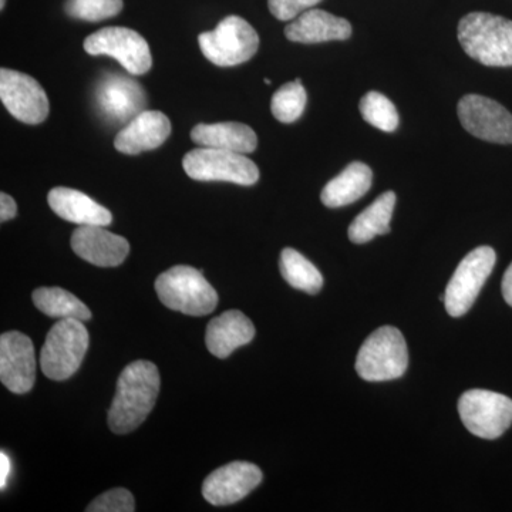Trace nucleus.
Returning <instances> with one entry per match:
<instances>
[{
  "instance_id": "nucleus-1",
  "label": "nucleus",
  "mask_w": 512,
  "mask_h": 512,
  "mask_svg": "<svg viewBox=\"0 0 512 512\" xmlns=\"http://www.w3.org/2000/svg\"><path fill=\"white\" fill-rule=\"evenodd\" d=\"M160 373L154 363L136 360L121 372L117 392L109 410L110 430L131 433L146 421L160 393Z\"/></svg>"
},
{
  "instance_id": "nucleus-2",
  "label": "nucleus",
  "mask_w": 512,
  "mask_h": 512,
  "mask_svg": "<svg viewBox=\"0 0 512 512\" xmlns=\"http://www.w3.org/2000/svg\"><path fill=\"white\" fill-rule=\"evenodd\" d=\"M458 42L471 59L490 67L512 66V20L485 12L458 23Z\"/></svg>"
},
{
  "instance_id": "nucleus-3",
  "label": "nucleus",
  "mask_w": 512,
  "mask_h": 512,
  "mask_svg": "<svg viewBox=\"0 0 512 512\" xmlns=\"http://www.w3.org/2000/svg\"><path fill=\"white\" fill-rule=\"evenodd\" d=\"M156 291L168 309L190 316H205L218 305V293L204 278L202 271L177 265L158 276Z\"/></svg>"
},
{
  "instance_id": "nucleus-4",
  "label": "nucleus",
  "mask_w": 512,
  "mask_h": 512,
  "mask_svg": "<svg viewBox=\"0 0 512 512\" xmlns=\"http://www.w3.org/2000/svg\"><path fill=\"white\" fill-rule=\"evenodd\" d=\"M409 366L407 343L399 329L383 326L363 343L356 359L357 375L366 382L399 379Z\"/></svg>"
},
{
  "instance_id": "nucleus-5",
  "label": "nucleus",
  "mask_w": 512,
  "mask_h": 512,
  "mask_svg": "<svg viewBox=\"0 0 512 512\" xmlns=\"http://www.w3.org/2000/svg\"><path fill=\"white\" fill-rule=\"evenodd\" d=\"M89 349V332L83 320L60 319L47 333L40 353L43 375L56 382L69 379L82 366Z\"/></svg>"
},
{
  "instance_id": "nucleus-6",
  "label": "nucleus",
  "mask_w": 512,
  "mask_h": 512,
  "mask_svg": "<svg viewBox=\"0 0 512 512\" xmlns=\"http://www.w3.org/2000/svg\"><path fill=\"white\" fill-rule=\"evenodd\" d=\"M202 55L220 67L238 66L251 60L259 47V36L247 20L228 16L212 32L198 36Z\"/></svg>"
},
{
  "instance_id": "nucleus-7",
  "label": "nucleus",
  "mask_w": 512,
  "mask_h": 512,
  "mask_svg": "<svg viewBox=\"0 0 512 512\" xmlns=\"http://www.w3.org/2000/svg\"><path fill=\"white\" fill-rule=\"evenodd\" d=\"M185 173L197 181H225L238 185H254L259 180V170L247 154L220 148L200 147L185 154Z\"/></svg>"
},
{
  "instance_id": "nucleus-8",
  "label": "nucleus",
  "mask_w": 512,
  "mask_h": 512,
  "mask_svg": "<svg viewBox=\"0 0 512 512\" xmlns=\"http://www.w3.org/2000/svg\"><path fill=\"white\" fill-rule=\"evenodd\" d=\"M458 413L471 434L480 439L494 440L510 429L512 400L490 390H468L458 400Z\"/></svg>"
},
{
  "instance_id": "nucleus-9",
  "label": "nucleus",
  "mask_w": 512,
  "mask_h": 512,
  "mask_svg": "<svg viewBox=\"0 0 512 512\" xmlns=\"http://www.w3.org/2000/svg\"><path fill=\"white\" fill-rule=\"evenodd\" d=\"M497 255L491 247H478L460 262L448 282L444 305L448 315L460 318L470 311L488 276L493 272Z\"/></svg>"
},
{
  "instance_id": "nucleus-10",
  "label": "nucleus",
  "mask_w": 512,
  "mask_h": 512,
  "mask_svg": "<svg viewBox=\"0 0 512 512\" xmlns=\"http://www.w3.org/2000/svg\"><path fill=\"white\" fill-rule=\"evenodd\" d=\"M84 50L89 55H107L131 74H146L153 66L150 46L136 30L104 28L84 40Z\"/></svg>"
},
{
  "instance_id": "nucleus-11",
  "label": "nucleus",
  "mask_w": 512,
  "mask_h": 512,
  "mask_svg": "<svg viewBox=\"0 0 512 512\" xmlns=\"http://www.w3.org/2000/svg\"><path fill=\"white\" fill-rule=\"evenodd\" d=\"M458 119L471 136L495 144H512V114L497 101L467 94L458 101Z\"/></svg>"
},
{
  "instance_id": "nucleus-12",
  "label": "nucleus",
  "mask_w": 512,
  "mask_h": 512,
  "mask_svg": "<svg viewBox=\"0 0 512 512\" xmlns=\"http://www.w3.org/2000/svg\"><path fill=\"white\" fill-rule=\"evenodd\" d=\"M0 99L6 110L22 123L36 126L49 116L50 104L43 87L28 74L0 70Z\"/></svg>"
},
{
  "instance_id": "nucleus-13",
  "label": "nucleus",
  "mask_w": 512,
  "mask_h": 512,
  "mask_svg": "<svg viewBox=\"0 0 512 512\" xmlns=\"http://www.w3.org/2000/svg\"><path fill=\"white\" fill-rule=\"evenodd\" d=\"M0 380L16 394L32 390L36 380L35 346L20 332L3 333L0 338Z\"/></svg>"
},
{
  "instance_id": "nucleus-14",
  "label": "nucleus",
  "mask_w": 512,
  "mask_h": 512,
  "mask_svg": "<svg viewBox=\"0 0 512 512\" xmlns=\"http://www.w3.org/2000/svg\"><path fill=\"white\" fill-rule=\"evenodd\" d=\"M261 481V468L247 461H234L205 478L202 495L215 507H224L244 500Z\"/></svg>"
},
{
  "instance_id": "nucleus-15",
  "label": "nucleus",
  "mask_w": 512,
  "mask_h": 512,
  "mask_svg": "<svg viewBox=\"0 0 512 512\" xmlns=\"http://www.w3.org/2000/svg\"><path fill=\"white\" fill-rule=\"evenodd\" d=\"M72 249L90 264L101 268H113L123 264L130 252L126 238L113 234L99 225H83L72 235Z\"/></svg>"
},
{
  "instance_id": "nucleus-16",
  "label": "nucleus",
  "mask_w": 512,
  "mask_h": 512,
  "mask_svg": "<svg viewBox=\"0 0 512 512\" xmlns=\"http://www.w3.org/2000/svg\"><path fill=\"white\" fill-rule=\"evenodd\" d=\"M97 103L109 119L126 123L144 111L146 94L136 80L106 74L97 86Z\"/></svg>"
},
{
  "instance_id": "nucleus-17",
  "label": "nucleus",
  "mask_w": 512,
  "mask_h": 512,
  "mask_svg": "<svg viewBox=\"0 0 512 512\" xmlns=\"http://www.w3.org/2000/svg\"><path fill=\"white\" fill-rule=\"evenodd\" d=\"M170 134L171 123L164 113L144 110L117 134L114 147L120 153L137 156L143 151L163 146Z\"/></svg>"
},
{
  "instance_id": "nucleus-18",
  "label": "nucleus",
  "mask_w": 512,
  "mask_h": 512,
  "mask_svg": "<svg viewBox=\"0 0 512 512\" xmlns=\"http://www.w3.org/2000/svg\"><path fill=\"white\" fill-rule=\"evenodd\" d=\"M285 36L291 42L303 45L348 40L352 36V25L349 20L338 18L325 10L309 9L291 20L285 28Z\"/></svg>"
},
{
  "instance_id": "nucleus-19",
  "label": "nucleus",
  "mask_w": 512,
  "mask_h": 512,
  "mask_svg": "<svg viewBox=\"0 0 512 512\" xmlns=\"http://www.w3.org/2000/svg\"><path fill=\"white\" fill-rule=\"evenodd\" d=\"M255 338L251 319L239 311H227L208 323L207 348L218 359H227L234 350L248 345Z\"/></svg>"
},
{
  "instance_id": "nucleus-20",
  "label": "nucleus",
  "mask_w": 512,
  "mask_h": 512,
  "mask_svg": "<svg viewBox=\"0 0 512 512\" xmlns=\"http://www.w3.org/2000/svg\"><path fill=\"white\" fill-rule=\"evenodd\" d=\"M47 201L55 214L79 227L83 225L107 227L113 221V215L107 208L97 204L84 192L73 190V188H53L49 192Z\"/></svg>"
},
{
  "instance_id": "nucleus-21",
  "label": "nucleus",
  "mask_w": 512,
  "mask_h": 512,
  "mask_svg": "<svg viewBox=\"0 0 512 512\" xmlns=\"http://www.w3.org/2000/svg\"><path fill=\"white\" fill-rule=\"evenodd\" d=\"M191 140L200 147L220 148L239 154L254 153L258 147V137L247 124L215 123L198 124L192 128Z\"/></svg>"
},
{
  "instance_id": "nucleus-22",
  "label": "nucleus",
  "mask_w": 512,
  "mask_h": 512,
  "mask_svg": "<svg viewBox=\"0 0 512 512\" xmlns=\"http://www.w3.org/2000/svg\"><path fill=\"white\" fill-rule=\"evenodd\" d=\"M372 183L373 173L370 167L356 161L325 185L320 200L329 208L345 207L360 200L370 190Z\"/></svg>"
},
{
  "instance_id": "nucleus-23",
  "label": "nucleus",
  "mask_w": 512,
  "mask_h": 512,
  "mask_svg": "<svg viewBox=\"0 0 512 512\" xmlns=\"http://www.w3.org/2000/svg\"><path fill=\"white\" fill-rule=\"evenodd\" d=\"M394 207H396V194L393 191L384 192L377 197L370 207L362 214L357 215L350 224L348 235L353 244H366L377 235H386L390 232Z\"/></svg>"
},
{
  "instance_id": "nucleus-24",
  "label": "nucleus",
  "mask_w": 512,
  "mask_h": 512,
  "mask_svg": "<svg viewBox=\"0 0 512 512\" xmlns=\"http://www.w3.org/2000/svg\"><path fill=\"white\" fill-rule=\"evenodd\" d=\"M32 299L36 308L50 318L79 319L83 322L92 319V311L73 293L62 288L36 289Z\"/></svg>"
},
{
  "instance_id": "nucleus-25",
  "label": "nucleus",
  "mask_w": 512,
  "mask_h": 512,
  "mask_svg": "<svg viewBox=\"0 0 512 512\" xmlns=\"http://www.w3.org/2000/svg\"><path fill=\"white\" fill-rule=\"evenodd\" d=\"M281 274L286 282L299 291L315 295L323 286V276L311 261L296 249L285 248L279 261Z\"/></svg>"
},
{
  "instance_id": "nucleus-26",
  "label": "nucleus",
  "mask_w": 512,
  "mask_h": 512,
  "mask_svg": "<svg viewBox=\"0 0 512 512\" xmlns=\"http://www.w3.org/2000/svg\"><path fill=\"white\" fill-rule=\"evenodd\" d=\"M306 100H308V96H306V90L302 86L301 79L286 83L272 97V114L281 123H293L305 111Z\"/></svg>"
},
{
  "instance_id": "nucleus-27",
  "label": "nucleus",
  "mask_w": 512,
  "mask_h": 512,
  "mask_svg": "<svg viewBox=\"0 0 512 512\" xmlns=\"http://www.w3.org/2000/svg\"><path fill=\"white\" fill-rule=\"evenodd\" d=\"M360 113L370 126L393 133L399 127V113L396 106L382 93L369 92L360 100Z\"/></svg>"
},
{
  "instance_id": "nucleus-28",
  "label": "nucleus",
  "mask_w": 512,
  "mask_h": 512,
  "mask_svg": "<svg viewBox=\"0 0 512 512\" xmlns=\"http://www.w3.org/2000/svg\"><path fill=\"white\" fill-rule=\"evenodd\" d=\"M123 0H66L64 10L70 18L101 22L119 15Z\"/></svg>"
},
{
  "instance_id": "nucleus-29",
  "label": "nucleus",
  "mask_w": 512,
  "mask_h": 512,
  "mask_svg": "<svg viewBox=\"0 0 512 512\" xmlns=\"http://www.w3.org/2000/svg\"><path fill=\"white\" fill-rule=\"evenodd\" d=\"M134 497L126 488H113L101 494L87 507L89 512H133Z\"/></svg>"
},
{
  "instance_id": "nucleus-30",
  "label": "nucleus",
  "mask_w": 512,
  "mask_h": 512,
  "mask_svg": "<svg viewBox=\"0 0 512 512\" xmlns=\"http://www.w3.org/2000/svg\"><path fill=\"white\" fill-rule=\"evenodd\" d=\"M322 0H268L272 15L282 22L298 18L306 10L315 8Z\"/></svg>"
},
{
  "instance_id": "nucleus-31",
  "label": "nucleus",
  "mask_w": 512,
  "mask_h": 512,
  "mask_svg": "<svg viewBox=\"0 0 512 512\" xmlns=\"http://www.w3.org/2000/svg\"><path fill=\"white\" fill-rule=\"evenodd\" d=\"M18 214V205L10 195L2 192L0 194V221L6 222L13 220Z\"/></svg>"
},
{
  "instance_id": "nucleus-32",
  "label": "nucleus",
  "mask_w": 512,
  "mask_h": 512,
  "mask_svg": "<svg viewBox=\"0 0 512 512\" xmlns=\"http://www.w3.org/2000/svg\"><path fill=\"white\" fill-rule=\"evenodd\" d=\"M10 474V460L8 454L5 451L0 453V488L5 490L6 484H8V478Z\"/></svg>"
},
{
  "instance_id": "nucleus-33",
  "label": "nucleus",
  "mask_w": 512,
  "mask_h": 512,
  "mask_svg": "<svg viewBox=\"0 0 512 512\" xmlns=\"http://www.w3.org/2000/svg\"><path fill=\"white\" fill-rule=\"evenodd\" d=\"M501 289H503L505 302L512 306V264L508 266L507 271H505Z\"/></svg>"
},
{
  "instance_id": "nucleus-34",
  "label": "nucleus",
  "mask_w": 512,
  "mask_h": 512,
  "mask_svg": "<svg viewBox=\"0 0 512 512\" xmlns=\"http://www.w3.org/2000/svg\"><path fill=\"white\" fill-rule=\"evenodd\" d=\"M5 2L6 0H0V9L5 8Z\"/></svg>"
},
{
  "instance_id": "nucleus-35",
  "label": "nucleus",
  "mask_w": 512,
  "mask_h": 512,
  "mask_svg": "<svg viewBox=\"0 0 512 512\" xmlns=\"http://www.w3.org/2000/svg\"><path fill=\"white\" fill-rule=\"evenodd\" d=\"M265 84H266V86H269V84H271V80L265 79Z\"/></svg>"
}]
</instances>
